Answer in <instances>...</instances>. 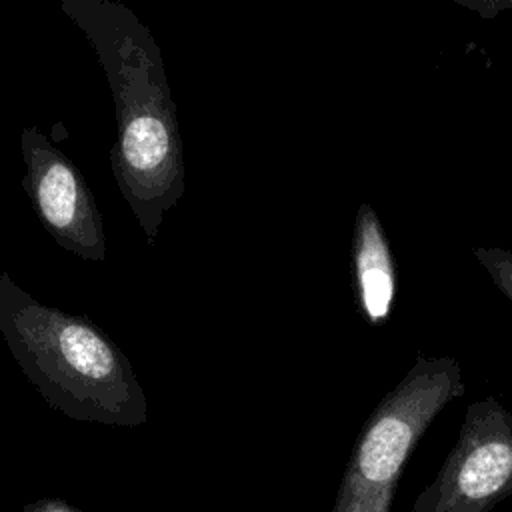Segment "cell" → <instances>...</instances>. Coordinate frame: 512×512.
<instances>
[{
    "instance_id": "cell-8",
    "label": "cell",
    "mask_w": 512,
    "mask_h": 512,
    "mask_svg": "<svg viewBox=\"0 0 512 512\" xmlns=\"http://www.w3.org/2000/svg\"><path fill=\"white\" fill-rule=\"evenodd\" d=\"M454 2L482 18H494L502 12H512V0H454Z\"/></svg>"
},
{
    "instance_id": "cell-5",
    "label": "cell",
    "mask_w": 512,
    "mask_h": 512,
    "mask_svg": "<svg viewBox=\"0 0 512 512\" xmlns=\"http://www.w3.org/2000/svg\"><path fill=\"white\" fill-rule=\"evenodd\" d=\"M20 152L26 166L22 188L46 232L66 252L104 262L102 214L78 166L36 126L22 128Z\"/></svg>"
},
{
    "instance_id": "cell-9",
    "label": "cell",
    "mask_w": 512,
    "mask_h": 512,
    "mask_svg": "<svg viewBox=\"0 0 512 512\" xmlns=\"http://www.w3.org/2000/svg\"><path fill=\"white\" fill-rule=\"evenodd\" d=\"M24 512H86L56 496H42L24 506Z\"/></svg>"
},
{
    "instance_id": "cell-3",
    "label": "cell",
    "mask_w": 512,
    "mask_h": 512,
    "mask_svg": "<svg viewBox=\"0 0 512 512\" xmlns=\"http://www.w3.org/2000/svg\"><path fill=\"white\" fill-rule=\"evenodd\" d=\"M458 394L462 380L452 358H418L370 416L332 512H390L410 452L432 418Z\"/></svg>"
},
{
    "instance_id": "cell-1",
    "label": "cell",
    "mask_w": 512,
    "mask_h": 512,
    "mask_svg": "<svg viewBox=\"0 0 512 512\" xmlns=\"http://www.w3.org/2000/svg\"><path fill=\"white\" fill-rule=\"evenodd\" d=\"M60 8L84 32L108 80L116 112L112 174L154 246L164 214L186 186L176 106L160 48L148 26L118 0H60Z\"/></svg>"
},
{
    "instance_id": "cell-6",
    "label": "cell",
    "mask_w": 512,
    "mask_h": 512,
    "mask_svg": "<svg viewBox=\"0 0 512 512\" xmlns=\"http://www.w3.org/2000/svg\"><path fill=\"white\" fill-rule=\"evenodd\" d=\"M352 264L362 312L372 324L384 322L396 294V272L382 222L368 202L356 212Z\"/></svg>"
},
{
    "instance_id": "cell-4",
    "label": "cell",
    "mask_w": 512,
    "mask_h": 512,
    "mask_svg": "<svg viewBox=\"0 0 512 512\" xmlns=\"http://www.w3.org/2000/svg\"><path fill=\"white\" fill-rule=\"evenodd\" d=\"M512 496V414L494 398L466 410L450 456L412 512H492Z\"/></svg>"
},
{
    "instance_id": "cell-7",
    "label": "cell",
    "mask_w": 512,
    "mask_h": 512,
    "mask_svg": "<svg viewBox=\"0 0 512 512\" xmlns=\"http://www.w3.org/2000/svg\"><path fill=\"white\" fill-rule=\"evenodd\" d=\"M474 256L490 274L492 282L512 302V252L504 248H474Z\"/></svg>"
},
{
    "instance_id": "cell-2",
    "label": "cell",
    "mask_w": 512,
    "mask_h": 512,
    "mask_svg": "<svg viewBox=\"0 0 512 512\" xmlns=\"http://www.w3.org/2000/svg\"><path fill=\"white\" fill-rule=\"evenodd\" d=\"M0 334L52 410L116 428L146 424L144 388L118 344L88 316L42 304L6 272H0Z\"/></svg>"
}]
</instances>
